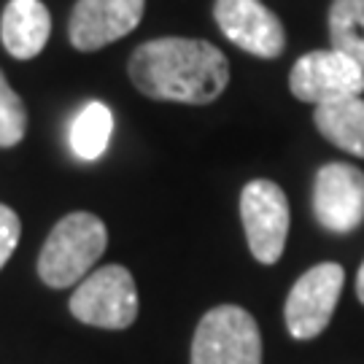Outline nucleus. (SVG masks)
<instances>
[{"instance_id": "obj_10", "label": "nucleus", "mask_w": 364, "mask_h": 364, "mask_svg": "<svg viewBox=\"0 0 364 364\" xmlns=\"http://www.w3.org/2000/svg\"><path fill=\"white\" fill-rule=\"evenodd\" d=\"M146 0H78L68 22V38L78 52H97L132 33Z\"/></svg>"}, {"instance_id": "obj_14", "label": "nucleus", "mask_w": 364, "mask_h": 364, "mask_svg": "<svg viewBox=\"0 0 364 364\" xmlns=\"http://www.w3.org/2000/svg\"><path fill=\"white\" fill-rule=\"evenodd\" d=\"M329 38L332 49L364 68V0H332Z\"/></svg>"}, {"instance_id": "obj_15", "label": "nucleus", "mask_w": 364, "mask_h": 364, "mask_svg": "<svg viewBox=\"0 0 364 364\" xmlns=\"http://www.w3.org/2000/svg\"><path fill=\"white\" fill-rule=\"evenodd\" d=\"M27 130V111L22 97L11 90V84L6 81L0 70V146L9 149L16 146L25 138Z\"/></svg>"}, {"instance_id": "obj_3", "label": "nucleus", "mask_w": 364, "mask_h": 364, "mask_svg": "<svg viewBox=\"0 0 364 364\" xmlns=\"http://www.w3.org/2000/svg\"><path fill=\"white\" fill-rule=\"evenodd\" d=\"M192 364H262V338L254 316L237 305L210 308L192 338Z\"/></svg>"}, {"instance_id": "obj_9", "label": "nucleus", "mask_w": 364, "mask_h": 364, "mask_svg": "<svg viewBox=\"0 0 364 364\" xmlns=\"http://www.w3.org/2000/svg\"><path fill=\"white\" fill-rule=\"evenodd\" d=\"M213 19L237 49L273 60L287 49L281 19L262 0H216Z\"/></svg>"}, {"instance_id": "obj_7", "label": "nucleus", "mask_w": 364, "mask_h": 364, "mask_svg": "<svg viewBox=\"0 0 364 364\" xmlns=\"http://www.w3.org/2000/svg\"><path fill=\"white\" fill-rule=\"evenodd\" d=\"M289 90L297 100L316 108L346 97H362L364 68L338 49L302 54L289 73Z\"/></svg>"}, {"instance_id": "obj_2", "label": "nucleus", "mask_w": 364, "mask_h": 364, "mask_svg": "<svg viewBox=\"0 0 364 364\" xmlns=\"http://www.w3.org/2000/svg\"><path fill=\"white\" fill-rule=\"evenodd\" d=\"M108 230L95 213H70L54 224L38 257V275L46 287L68 289L87 278L92 264L103 257Z\"/></svg>"}, {"instance_id": "obj_4", "label": "nucleus", "mask_w": 364, "mask_h": 364, "mask_svg": "<svg viewBox=\"0 0 364 364\" xmlns=\"http://www.w3.org/2000/svg\"><path fill=\"white\" fill-rule=\"evenodd\" d=\"M68 308L81 324L100 329H127L138 318L135 278L122 264H105L78 284Z\"/></svg>"}, {"instance_id": "obj_11", "label": "nucleus", "mask_w": 364, "mask_h": 364, "mask_svg": "<svg viewBox=\"0 0 364 364\" xmlns=\"http://www.w3.org/2000/svg\"><path fill=\"white\" fill-rule=\"evenodd\" d=\"M52 36V16L41 0H9L0 19V41L16 60H33Z\"/></svg>"}, {"instance_id": "obj_16", "label": "nucleus", "mask_w": 364, "mask_h": 364, "mask_svg": "<svg viewBox=\"0 0 364 364\" xmlns=\"http://www.w3.org/2000/svg\"><path fill=\"white\" fill-rule=\"evenodd\" d=\"M22 235V221L9 205H0V267L11 259L14 248Z\"/></svg>"}, {"instance_id": "obj_6", "label": "nucleus", "mask_w": 364, "mask_h": 364, "mask_svg": "<svg viewBox=\"0 0 364 364\" xmlns=\"http://www.w3.org/2000/svg\"><path fill=\"white\" fill-rule=\"evenodd\" d=\"M240 219L248 248L262 264L281 259L289 237V200L275 181L257 178L240 192Z\"/></svg>"}, {"instance_id": "obj_8", "label": "nucleus", "mask_w": 364, "mask_h": 364, "mask_svg": "<svg viewBox=\"0 0 364 364\" xmlns=\"http://www.w3.org/2000/svg\"><path fill=\"white\" fill-rule=\"evenodd\" d=\"M313 213L329 232H353L364 221V173L346 162H329L313 181Z\"/></svg>"}, {"instance_id": "obj_13", "label": "nucleus", "mask_w": 364, "mask_h": 364, "mask_svg": "<svg viewBox=\"0 0 364 364\" xmlns=\"http://www.w3.org/2000/svg\"><path fill=\"white\" fill-rule=\"evenodd\" d=\"M114 135V114L111 108L100 100H92L78 111L70 130H68V144L70 151L84 159V162H95L105 154V149L111 144Z\"/></svg>"}, {"instance_id": "obj_1", "label": "nucleus", "mask_w": 364, "mask_h": 364, "mask_svg": "<svg viewBox=\"0 0 364 364\" xmlns=\"http://www.w3.org/2000/svg\"><path fill=\"white\" fill-rule=\"evenodd\" d=\"M130 81L151 100L205 105L230 84V63L210 41L156 38L130 57Z\"/></svg>"}, {"instance_id": "obj_17", "label": "nucleus", "mask_w": 364, "mask_h": 364, "mask_svg": "<svg viewBox=\"0 0 364 364\" xmlns=\"http://www.w3.org/2000/svg\"><path fill=\"white\" fill-rule=\"evenodd\" d=\"M356 297L362 299V305H364V262H362V267H359V275H356Z\"/></svg>"}, {"instance_id": "obj_12", "label": "nucleus", "mask_w": 364, "mask_h": 364, "mask_svg": "<svg viewBox=\"0 0 364 364\" xmlns=\"http://www.w3.org/2000/svg\"><path fill=\"white\" fill-rule=\"evenodd\" d=\"M316 130L324 135L329 144L348 151L353 156H364V100L362 97H346L338 103L318 105L316 114Z\"/></svg>"}, {"instance_id": "obj_5", "label": "nucleus", "mask_w": 364, "mask_h": 364, "mask_svg": "<svg viewBox=\"0 0 364 364\" xmlns=\"http://www.w3.org/2000/svg\"><path fill=\"white\" fill-rule=\"evenodd\" d=\"M343 284H346V270L338 262H321L299 275L284 308L289 335L294 340L318 338L335 316Z\"/></svg>"}]
</instances>
